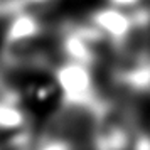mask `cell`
<instances>
[{
	"instance_id": "1",
	"label": "cell",
	"mask_w": 150,
	"mask_h": 150,
	"mask_svg": "<svg viewBox=\"0 0 150 150\" xmlns=\"http://www.w3.org/2000/svg\"><path fill=\"white\" fill-rule=\"evenodd\" d=\"M89 140L93 150H150V135L135 115L106 101L96 115Z\"/></svg>"
},
{
	"instance_id": "2",
	"label": "cell",
	"mask_w": 150,
	"mask_h": 150,
	"mask_svg": "<svg viewBox=\"0 0 150 150\" xmlns=\"http://www.w3.org/2000/svg\"><path fill=\"white\" fill-rule=\"evenodd\" d=\"M51 81L59 95L61 105L98 110L105 103L96 84L95 66L91 64L62 59L52 69Z\"/></svg>"
},
{
	"instance_id": "3",
	"label": "cell",
	"mask_w": 150,
	"mask_h": 150,
	"mask_svg": "<svg viewBox=\"0 0 150 150\" xmlns=\"http://www.w3.org/2000/svg\"><path fill=\"white\" fill-rule=\"evenodd\" d=\"M35 135L30 115L21 100H0V150H30Z\"/></svg>"
},
{
	"instance_id": "4",
	"label": "cell",
	"mask_w": 150,
	"mask_h": 150,
	"mask_svg": "<svg viewBox=\"0 0 150 150\" xmlns=\"http://www.w3.org/2000/svg\"><path fill=\"white\" fill-rule=\"evenodd\" d=\"M88 22L105 37L108 46L113 47H125L137 29L142 25L140 12L125 10L115 5H106L95 10L89 15Z\"/></svg>"
},
{
	"instance_id": "5",
	"label": "cell",
	"mask_w": 150,
	"mask_h": 150,
	"mask_svg": "<svg viewBox=\"0 0 150 150\" xmlns=\"http://www.w3.org/2000/svg\"><path fill=\"white\" fill-rule=\"evenodd\" d=\"M115 78L128 89H150V54L135 52L125 57L116 66Z\"/></svg>"
},
{
	"instance_id": "6",
	"label": "cell",
	"mask_w": 150,
	"mask_h": 150,
	"mask_svg": "<svg viewBox=\"0 0 150 150\" xmlns=\"http://www.w3.org/2000/svg\"><path fill=\"white\" fill-rule=\"evenodd\" d=\"M30 150H76V140L44 130L35 135Z\"/></svg>"
},
{
	"instance_id": "7",
	"label": "cell",
	"mask_w": 150,
	"mask_h": 150,
	"mask_svg": "<svg viewBox=\"0 0 150 150\" xmlns=\"http://www.w3.org/2000/svg\"><path fill=\"white\" fill-rule=\"evenodd\" d=\"M5 98H19V100H21L17 89L7 81V78H5L4 73L0 71V100H5Z\"/></svg>"
},
{
	"instance_id": "8",
	"label": "cell",
	"mask_w": 150,
	"mask_h": 150,
	"mask_svg": "<svg viewBox=\"0 0 150 150\" xmlns=\"http://www.w3.org/2000/svg\"><path fill=\"white\" fill-rule=\"evenodd\" d=\"M108 5H115V7L125 8V10H135L142 5L143 0H106Z\"/></svg>"
},
{
	"instance_id": "9",
	"label": "cell",
	"mask_w": 150,
	"mask_h": 150,
	"mask_svg": "<svg viewBox=\"0 0 150 150\" xmlns=\"http://www.w3.org/2000/svg\"><path fill=\"white\" fill-rule=\"evenodd\" d=\"M22 2H24L25 7H29V5H44L49 0H22Z\"/></svg>"
}]
</instances>
